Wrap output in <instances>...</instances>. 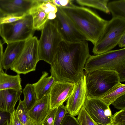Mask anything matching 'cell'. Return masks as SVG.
<instances>
[{"label":"cell","mask_w":125,"mask_h":125,"mask_svg":"<svg viewBox=\"0 0 125 125\" xmlns=\"http://www.w3.org/2000/svg\"><path fill=\"white\" fill-rule=\"evenodd\" d=\"M90 55L87 41L62 40L51 64V75L57 81L75 83L81 77Z\"/></svg>","instance_id":"6da1fadb"},{"label":"cell","mask_w":125,"mask_h":125,"mask_svg":"<svg viewBox=\"0 0 125 125\" xmlns=\"http://www.w3.org/2000/svg\"><path fill=\"white\" fill-rule=\"evenodd\" d=\"M60 8L86 41L94 45L103 33L108 21L84 7L74 4L71 7Z\"/></svg>","instance_id":"7a4b0ae2"},{"label":"cell","mask_w":125,"mask_h":125,"mask_svg":"<svg viewBox=\"0 0 125 125\" xmlns=\"http://www.w3.org/2000/svg\"><path fill=\"white\" fill-rule=\"evenodd\" d=\"M84 69L86 74L100 70L116 71L120 75L125 73V48L111 50L98 55H90Z\"/></svg>","instance_id":"3957f363"},{"label":"cell","mask_w":125,"mask_h":125,"mask_svg":"<svg viewBox=\"0 0 125 125\" xmlns=\"http://www.w3.org/2000/svg\"><path fill=\"white\" fill-rule=\"evenodd\" d=\"M86 74L87 96L92 98H99L120 82L117 72L114 70H98Z\"/></svg>","instance_id":"277c9868"},{"label":"cell","mask_w":125,"mask_h":125,"mask_svg":"<svg viewBox=\"0 0 125 125\" xmlns=\"http://www.w3.org/2000/svg\"><path fill=\"white\" fill-rule=\"evenodd\" d=\"M38 42V58L51 64L59 44L63 40L53 20H49L41 31Z\"/></svg>","instance_id":"5b68a950"},{"label":"cell","mask_w":125,"mask_h":125,"mask_svg":"<svg viewBox=\"0 0 125 125\" xmlns=\"http://www.w3.org/2000/svg\"><path fill=\"white\" fill-rule=\"evenodd\" d=\"M125 33V19L112 18L108 21L102 34L94 45L92 52L95 55L111 51L117 45Z\"/></svg>","instance_id":"8992f818"},{"label":"cell","mask_w":125,"mask_h":125,"mask_svg":"<svg viewBox=\"0 0 125 125\" xmlns=\"http://www.w3.org/2000/svg\"><path fill=\"white\" fill-rule=\"evenodd\" d=\"M0 36L5 43L26 41L33 36L35 31L30 14L15 22L1 25Z\"/></svg>","instance_id":"52a82bcc"},{"label":"cell","mask_w":125,"mask_h":125,"mask_svg":"<svg viewBox=\"0 0 125 125\" xmlns=\"http://www.w3.org/2000/svg\"><path fill=\"white\" fill-rule=\"evenodd\" d=\"M39 40L33 36L25 41L24 47L20 55L10 68L18 74H25L34 71L38 58Z\"/></svg>","instance_id":"ba28073f"},{"label":"cell","mask_w":125,"mask_h":125,"mask_svg":"<svg viewBox=\"0 0 125 125\" xmlns=\"http://www.w3.org/2000/svg\"><path fill=\"white\" fill-rule=\"evenodd\" d=\"M84 107L92 119L99 125L112 123L113 115L109 106L99 99L87 96Z\"/></svg>","instance_id":"9c48e42d"},{"label":"cell","mask_w":125,"mask_h":125,"mask_svg":"<svg viewBox=\"0 0 125 125\" xmlns=\"http://www.w3.org/2000/svg\"><path fill=\"white\" fill-rule=\"evenodd\" d=\"M57 8L56 17L53 21L63 40L70 42L86 41L61 9Z\"/></svg>","instance_id":"30bf717a"},{"label":"cell","mask_w":125,"mask_h":125,"mask_svg":"<svg viewBox=\"0 0 125 125\" xmlns=\"http://www.w3.org/2000/svg\"><path fill=\"white\" fill-rule=\"evenodd\" d=\"M86 76L83 71L79 79L74 83L73 91L67 100L65 106L68 113L74 116L78 115L84 105L87 96Z\"/></svg>","instance_id":"8fae6325"},{"label":"cell","mask_w":125,"mask_h":125,"mask_svg":"<svg viewBox=\"0 0 125 125\" xmlns=\"http://www.w3.org/2000/svg\"><path fill=\"white\" fill-rule=\"evenodd\" d=\"M35 0H0V13L3 16L24 17L29 14Z\"/></svg>","instance_id":"7c38bea8"},{"label":"cell","mask_w":125,"mask_h":125,"mask_svg":"<svg viewBox=\"0 0 125 125\" xmlns=\"http://www.w3.org/2000/svg\"><path fill=\"white\" fill-rule=\"evenodd\" d=\"M74 83L56 80L49 94L50 109L58 107L67 100L71 94Z\"/></svg>","instance_id":"4fadbf2b"},{"label":"cell","mask_w":125,"mask_h":125,"mask_svg":"<svg viewBox=\"0 0 125 125\" xmlns=\"http://www.w3.org/2000/svg\"><path fill=\"white\" fill-rule=\"evenodd\" d=\"M50 110L49 94L38 100L28 111L33 125H42Z\"/></svg>","instance_id":"5bb4252c"},{"label":"cell","mask_w":125,"mask_h":125,"mask_svg":"<svg viewBox=\"0 0 125 125\" xmlns=\"http://www.w3.org/2000/svg\"><path fill=\"white\" fill-rule=\"evenodd\" d=\"M26 41L9 43L2 56V68L7 71L10 68L19 57L24 47Z\"/></svg>","instance_id":"9a60e30c"},{"label":"cell","mask_w":125,"mask_h":125,"mask_svg":"<svg viewBox=\"0 0 125 125\" xmlns=\"http://www.w3.org/2000/svg\"><path fill=\"white\" fill-rule=\"evenodd\" d=\"M22 93V90L14 89L0 90V110L10 113L15 110V105Z\"/></svg>","instance_id":"2e32d148"},{"label":"cell","mask_w":125,"mask_h":125,"mask_svg":"<svg viewBox=\"0 0 125 125\" xmlns=\"http://www.w3.org/2000/svg\"><path fill=\"white\" fill-rule=\"evenodd\" d=\"M47 72H42V75L36 83L32 84L38 100L48 95L53 84L56 81L52 75L48 76Z\"/></svg>","instance_id":"e0dca14e"},{"label":"cell","mask_w":125,"mask_h":125,"mask_svg":"<svg viewBox=\"0 0 125 125\" xmlns=\"http://www.w3.org/2000/svg\"><path fill=\"white\" fill-rule=\"evenodd\" d=\"M21 81L19 74L10 75L2 70L0 71V90L12 89L21 90Z\"/></svg>","instance_id":"ac0fdd59"},{"label":"cell","mask_w":125,"mask_h":125,"mask_svg":"<svg viewBox=\"0 0 125 125\" xmlns=\"http://www.w3.org/2000/svg\"><path fill=\"white\" fill-rule=\"evenodd\" d=\"M29 14L32 17L34 29L35 31H41L48 21V15L37 6L36 0L34 5L30 10Z\"/></svg>","instance_id":"d6986e66"},{"label":"cell","mask_w":125,"mask_h":125,"mask_svg":"<svg viewBox=\"0 0 125 125\" xmlns=\"http://www.w3.org/2000/svg\"><path fill=\"white\" fill-rule=\"evenodd\" d=\"M125 94V85L120 82L112 88L98 98L108 106Z\"/></svg>","instance_id":"ffe728a7"},{"label":"cell","mask_w":125,"mask_h":125,"mask_svg":"<svg viewBox=\"0 0 125 125\" xmlns=\"http://www.w3.org/2000/svg\"><path fill=\"white\" fill-rule=\"evenodd\" d=\"M107 7L112 18L125 19V0H119L109 2Z\"/></svg>","instance_id":"44dd1931"},{"label":"cell","mask_w":125,"mask_h":125,"mask_svg":"<svg viewBox=\"0 0 125 125\" xmlns=\"http://www.w3.org/2000/svg\"><path fill=\"white\" fill-rule=\"evenodd\" d=\"M22 93L24 96L23 100L27 109L29 111L38 101L33 84H27L22 90Z\"/></svg>","instance_id":"7402d4cb"},{"label":"cell","mask_w":125,"mask_h":125,"mask_svg":"<svg viewBox=\"0 0 125 125\" xmlns=\"http://www.w3.org/2000/svg\"><path fill=\"white\" fill-rule=\"evenodd\" d=\"M109 0H76V2L81 6L92 8L107 14L110 12L107 7V4Z\"/></svg>","instance_id":"603a6c76"},{"label":"cell","mask_w":125,"mask_h":125,"mask_svg":"<svg viewBox=\"0 0 125 125\" xmlns=\"http://www.w3.org/2000/svg\"><path fill=\"white\" fill-rule=\"evenodd\" d=\"M15 111L18 118L22 125H33L23 100L20 99Z\"/></svg>","instance_id":"cb8c5ba5"},{"label":"cell","mask_w":125,"mask_h":125,"mask_svg":"<svg viewBox=\"0 0 125 125\" xmlns=\"http://www.w3.org/2000/svg\"><path fill=\"white\" fill-rule=\"evenodd\" d=\"M77 119L80 125H99L91 117L85 110L84 105L80 110Z\"/></svg>","instance_id":"d4e9b609"},{"label":"cell","mask_w":125,"mask_h":125,"mask_svg":"<svg viewBox=\"0 0 125 125\" xmlns=\"http://www.w3.org/2000/svg\"><path fill=\"white\" fill-rule=\"evenodd\" d=\"M67 113V109L64 104L58 107L53 125H60L64 117Z\"/></svg>","instance_id":"484cf974"},{"label":"cell","mask_w":125,"mask_h":125,"mask_svg":"<svg viewBox=\"0 0 125 125\" xmlns=\"http://www.w3.org/2000/svg\"><path fill=\"white\" fill-rule=\"evenodd\" d=\"M112 120L115 125H125V109L116 112L112 115Z\"/></svg>","instance_id":"4316f807"},{"label":"cell","mask_w":125,"mask_h":125,"mask_svg":"<svg viewBox=\"0 0 125 125\" xmlns=\"http://www.w3.org/2000/svg\"><path fill=\"white\" fill-rule=\"evenodd\" d=\"M58 107L50 109L42 125H53Z\"/></svg>","instance_id":"83f0119b"},{"label":"cell","mask_w":125,"mask_h":125,"mask_svg":"<svg viewBox=\"0 0 125 125\" xmlns=\"http://www.w3.org/2000/svg\"><path fill=\"white\" fill-rule=\"evenodd\" d=\"M60 125H80L74 116L69 114H66L64 117Z\"/></svg>","instance_id":"f1b7e54d"},{"label":"cell","mask_w":125,"mask_h":125,"mask_svg":"<svg viewBox=\"0 0 125 125\" xmlns=\"http://www.w3.org/2000/svg\"><path fill=\"white\" fill-rule=\"evenodd\" d=\"M53 3L57 7L62 8H68L72 6L73 0H52Z\"/></svg>","instance_id":"f546056e"},{"label":"cell","mask_w":125,"mask_h":125,"mask_svg":"<svg viewBox=\"0 0 125 125\" xmlns=\"http://www.w3.org/2000/svg\"><path fill=\"white\" fill-rule=\"evenodd\" d=\"M24 17H18L13 16H3L0 18V24L12 23Z\"/></svg>","instance_id":"4dcf8cb0"},{"label":"cell","mask_w":125,"mask_h":125,"mask_svg":"<svg viewBox=\"0 0 125 125\" xmlns=\"http://www.w3.org/2000/svg\"><path fill=\"white\" fill-rule=\"evenodd\" d=\"M118 109H125V94L117 99L112 104Z\"/></svg>","instance_id":"1f68e13d"},{"label":"cell","mask_w":125,"mask_h":125,"mask_svg":"<svg viewBox=\"0 0 125 125\" xmlns=\"http://www.w3.org/2000/svg\"><path fill=\"white\" fill-rule=\"evenodd\" d=\"M9 125H22L18 118L15 110L10 113Z\"/></svg>","instance_id":"d6a6232c"},{"label":"cell","mask_w":125,"mask_h":125,"mask_svg":"<svg viewBox=\"0 0 125 125\" xmlns=\"http://www.w3.org/2000/svg\"><path fill=\"white\" fill-rule=\"evenodd\" d=\"M10 117V113L0 110V125H3Z\"/></svg>","instance_id":"836d02e7"},{"label":"cell","mask_w":125,"mask_h":125,"mask_svg":"<svg viewBox=\"0 0 125 125\" xmlns=\"http://www.w3.org/2000/svg\"><path fill=\"white\" fill-rule=\"evenodd\" d=\"M117 45L121 48H125V33L121 37Z\"/></svg>","instance_id":"e575fe53"},{"label":"cell","mask_w":125,"mask_h":125,"mask_svg":"<svg viewBox=\"0 0 125 125\" xmlns=\"http://www.w3.org/2000/svg\"><path fill=\"white\" fill-rule=\"evenodd\" d=\"M3 53L2 44L0 40V71L2 70V62Z\"/></svg>","instance_id":"d590c367"},{"label":"cell","mask_w":125,"mask_h":125,"mask_svg":"<svg viewBox=\"0 0 125 125\" xmlns=\"http://www.w3.org/2000/svg\"><path fill=\"white\" fill-rule=\"evenodd\" d=\"M9 120L7 121L3 125H9Z\"/></svg>","instance_id":"8d00e7d4"},{"label":"cell","mask_w":125,"mask_h":125,"mask_svg":"<svg viewBox=\"0 0 125 125\" xmlns=\"http://www.w3.org/2000/svg\"><path fill=\"white\" fill-rule=\"evenodd\" d=\"M1 25L0 24V34L1 33Z\"/></svg>","instance_id":"74e56055"},{"label":"cell","mask_w":125,"mask_h":125,"mask_svg":"<svg viewBox=\"0 0 125 125\" xmlns=\"http://www.w3.org/2000/svg\"><path fill=\"white\" fill-rule=\"evenodd\" d=\"M105 125H114L113 123H112L111 124H108Z\"/></svg>","instance_id":"f35d334b"}]
</instances>
